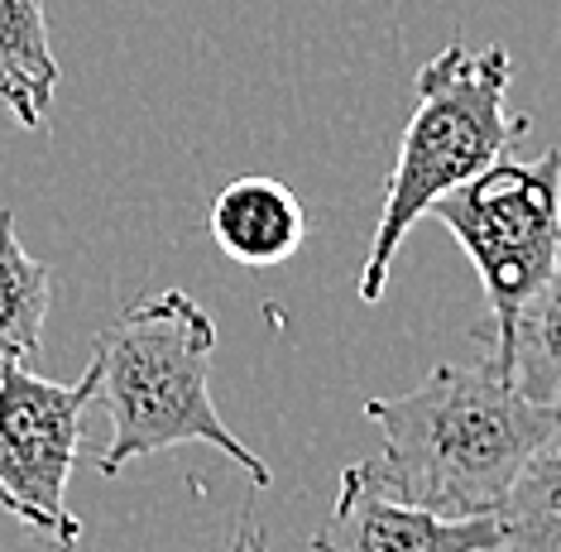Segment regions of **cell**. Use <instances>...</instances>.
Wrapping results in <instances>:
<instances>
[{"label": "cell", "mask_w": 561, "mask_h": 552, "mask_svg": "<svg viewBox=\"0 0 561 552\" xmlns=\"http://www.w3.org/2000/svg\"><path fill=\"white\" fill-rule=\"evenodd\" d=\"M211 351V313L197 298H187L183 289L145 293L96 331V399H106L111 414V442L96 457L101 476H121L135 457H159L173 447L202 442L231 457L254 481V491H270L274 471L216 414L207 384Z\"/></svg>", "instance_id": "cell-2"}, {"label": "cell", "mask_w": 561, "mask_h": 552, "mask_svg": "<svg viewBox=\"0 0 561 552\" xmlns=\"http://www.w3.org/2000/svg\"><path fill=\"white\" fill-rule=\"evenodd\" d=\"M514 515H561V394H557V423L547 428V438L538 442V452L528 457L523 476L508 491L500 519Z\"/></svg>", "instance_id": "cell-11"}, {"label": "cell", "mask_w": 561, "mask_h": 552, "mask_svg": "<svg viewBox=\"0 0 561 552\" xmlns=\"http://www.w3.org/2000/svg\"><path fill=\"white\" fill-rule=\"evenodd\" d=\"M365 418L379 432V457L365 471L393 499L442 519H500L557 423V399H528L494 356H480L476 365H437L408 394L369 399Z\"/></svg>", "instance_id": "cell-1"}, {"label": "cell", "mask_w": 561, "mask_h": 552, "mask_svg": "<svg viewBox=\"0 0 561 552\" xmlns=\"http://www.w3.org/2000/svg\"><path fill=\"white\" fill-rule=\"evenodd\" d=\"M500 365L514 375V384L528 399L552 404L561 394V260L552 279L538 289V298L523 307L514 341H508Z\"/></svg>", "instance_id": "cell-10"}, {"label": "cell", "mask_w": 561, "mask_h": 552, "mask_svg": "<svg viewBox=\"0 0 561 552\" xmlns=\"http://www.w3.org/2000/svg\"><path fill=\"white\" fill-rule=\"evenodd\" d=\"M508 82H514V58L500 44L480 54H470L466 44H446L417 72V106L399 135V154L385 178V207L360 269L365 303L385 298L393 255L432 202L480 178L504 159L518 135H528V115L508 111Z\"/></svg>", "instance_id": "cell-3"}, {"label": "cell", "mask_w": 561, "mask_h": 552, "mask_svg": "<svg viewBox=\"0 0 561 552\" xmlns=\"http://www.w3.org/2000/svg\"><path fill=\"white\" fill-rule=\"evenodd\" d=\"M48 303H54V274L20 246L15 212L0 207V370L39 361Z\"/></svg>", "instance_id": "cell-9"}, {"label": "cell", "mask_w": 561, "mask_h": 552, "mask_svg": "<svg viewBox=\"0 0 561 552\" xmlns=\"http://www.w3.org/2000/svg\"><path fill=\"white\" fill-rule=\"evenodd\" d=\"M427 216H437L476 264L490 303L484 356L504 361L523 307L538 298L561 260V149H547L533 164H490L480 178L432 202Z\"/></svg>", "instance_id": "cell-4"}, {"label": "cell", "mask_w": 561, "mask_h": 552, "mask_svg": "<svg viewBox=\"0 0 561 552\" xmlns=\"http://www.w3.org/2000/svg\"><path fill=\"white\" fill-rule=\"evenodd\" d=\"M58 92V58L39 0H0V106L24 131H44Z\"/></svg>", "instance_id": "cell-8"}, {"label": "cell", "mask_w": 561, "mask_h": 552, "mask_svg": "<svg viewBox=\"0 0 561 552\" xmlns=\"http://www.w3.org/2000/svg\"><path fill=\"white\" fill-rule=\"evenodd\" d=\"M226 552H270V543H264L260 523H254V519L245 515V519H240V529H236V543L226 548Z\"/></svg>", "instance_id": "cell-13"}, {"label": "cell", "mask_w": 561, "mask_h": 552, "mask_svg": "<svg viewBox=\"0 0 561 552\" xmlns=\"http://www.w3.org/2000/svg\"><path fill=\"white\" fill-rule=\"evenodd\" d=\"M96 390V365H87L72 384L44 380L34 365L0 370V491L15 499L20 523L54 538L62 552L82 538V523L68 509V476Z\"/></svg>", "instance_id": "cell-5"}, {"label": "cell", "mask_w": 561, "mask_h": 552, "mask_svg": "<svg viewBox=\"0 0 561 552\" xmlns=\"http://www.w3.org/2000/svg\"><path fill=\"white\" fill-rule=\"evenodd\" d=\"M500 519H442L432 509L403 505L365 471V461L341 471V491L327 523L312 533V552H494Z\"/></svg>", "instance_id": "cell-6"}, {"label": "cell", "mask_w": 561, "mask_h": 552, "mask_svg": "<svg viewBox=\"0 0 561 552\" xmlns=\"http://www.w3.org/2000/svg\"><path fill=\"white\" fill-rule=\"evenodd\" d=\"M500 529L494 552H561V515H514L500 519Z\"/></svg>", "instance_id": "cell-12"}, {"label": "cell", "mask_w": 561, "mask_h": 552, "mask_svg": "<svg viewBox=\"0 0 561 552\" xmlns=\"http://www.w3.org/2000/svg\"><path fill=\"white\" fill-rule=\"evenodd\" d=\"M0 509H5V515H15V499H10L5 491H0Z\"/></svg>", "instance_id": "cell-14"}, {"label": "cell", "mask_w": 561, "mask_h": 552, "mask_svg": "<svg viewBox=\"0 0 561 552\" xmlns=\"http://www.w3.org/2000/svg\"><path fill=\"white\" fill-rule=\"evenodd\" d=\"M207 230L226 260L270 269L302 250V240H308V212L293 198V188H284L278 178L250 173L216 192Z\"/></svg>", "instance_id": "cell-7"}]
</instances>
